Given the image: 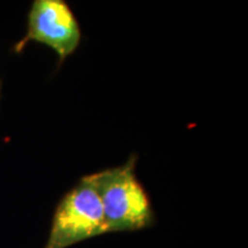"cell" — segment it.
I'll return each instance as SVG.
<instances>
[{
	"label": "cell",
	"mask_w": 248,
	"mask_h": 248,
	"mask_svg": "<svg viewBox=\"0 0 248 248\" xmlns=\"http://www.w3.org/2000/svg\"><path fill=\"white\" fill-rule=\"evenodd\" d=\"M137 156L131 155L115 168L89 175L104 210L106 231H137L154 222V212L144 186L136 175Z\"/></svg>",
	"instance_id": "cell-1"
},
{
	"label": "cell",
	"mask_w": 248,
	"mask_h": 248,
	"mask_svg": "<svg viewBox=\"0 0 248 248\" xmlns=\"http://www.w3.org/2000/svg\"><path fill=\"white\" fill-rule=\"evenodd\" d=\"M105 233L106 222L100 198L88 175L59 202L44 248H67Z\"/></svg>",
	"instance_id": "cell-2"
},
{
	"label": "cell",
	"mask_w": 248,
	"mask_h": 248,
	"mask_svg": "<svg viewBox=\"0 0 248 248\" xmlns=\"http://www.w3.org/2000/svg\"><path fill=\"white\" fill-rule=\"evenodd\" d=\"M82 39L78 21L63 0H35L28 14L27 33L15 45L20 53L28 43L46 45L57 53L62 63L76 51Z\"/></svg>",
	"instance_id": "cell-3"
}]
</instances>
